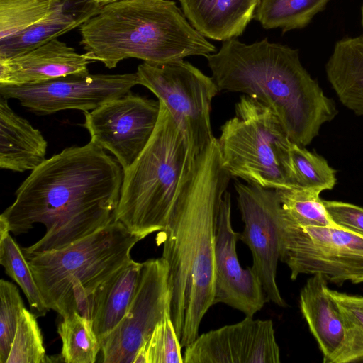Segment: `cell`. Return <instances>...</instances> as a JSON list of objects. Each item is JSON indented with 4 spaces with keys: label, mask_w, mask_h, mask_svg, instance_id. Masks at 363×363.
Masks as SVG:
<instances>
[{
    "label": "cell",
    "mask_w": 363,
    "mask_h": 363,
    "mask_svg": "<svg viewBox=\"0 0 363 363\" xmlns=\"http://www.w3.org/2000/svg\"><path fill=\"white\" fill-rule=\"evenodd\" d=\"M231 178L215 138L195 157L167 226L157 236L168 266L170 318L182 347L196 339L203 316L215 305L218 220Z\"/></svg>",
    "instance_id": "cell-2"
},
{
    "label": "cell",
    "mask_w": 363,
    "mask_h": 363,
    "mask_svg": "<svg viewBox=\"0 0 363 363\" xmlns=\"http://www.w3.org/2000/svg\"><path fill=\"white\" fill-rule=\"evenodd\" d=\"M0 363H6L24 304L16 285L0 281Z\"/></svg>",
    "instance_id": "cell-31"
},
{
    "label": "cell",
    "mask_w": 363,
    "mask_h": 363,
    "mask_svg": "<svg viewBox=\"0 0 363 363\" xmlns=\"http://www.w3.org/2000/svg\"><path fill=\"white\" fill-rule=\"evenodd\" d=\"M0 264L5 273L21 287L29 303L30 312L43 317L50 310L35 282L28 260L10 233L0 235Z\"/></svg>",
    "instance_id": "cell-25"
},
{
    "label": "cell",
    "mask_w": 363,
    "mask_h": 363,
    "mask_svg": "<svg viewBox=\"0 0 363 363\" xmlns=\"http://www.w3.org/2000/svg\"><path fill=\"white\" fill-rule=\"evenodd\" d=\"M325 72L340 101L363 116V35L337 41Z\"/></svg>",
    "instance_id": "cell-22"
},
{
    "label": "cell",
    "mask_w": 363,
    "mask_h": 363,
    "mask_svg": "<svg viewBox=\"0 0 363 363\" xmlns=\"http://www.w3.org/2000/svg\"><path fill=\"white\" fill-rule=\"evenodd\" d=\"M182 348L168 313L156 325L149 340L140 348L134 363H184Z\"/></svg>",
    "instance_id": "cell-30"
},
{
    "label": "cell",
    "mask_w": 363,
    "mask_h": 363,
    "mask_svg": "<svg viewBox=\"0 0 363 363\" xmlns=\"http://www.w3.org/2000/svg\"><path fill=\"white\" fill-rule=\"evenodd\" d=\"M101 5L95 0H58L53 9L37 23L13 37L0 40V59L30 51L80 27Z\"/></svg>",
    "instance_id": "cell-18"
},
{
    "label": "cell",
    "mask_w": 363,
    "mask_h": 363,
    "mask_svg": "<svg viewBox=\"0 0 363 363\" xmlns=\"http://www.w3.org/2000/svg\"><path fill=\"white\" fill-rule=\"evenodd\" d=\"M58 0H0V40L33 26L53 9Z\"/></svg>",
    "instance_id": "cell-28"
},
{
    "label": "cell",
    "mask_w": 363,
    "mask_h": 363,
    "mask_svg": "<svg viewBox=\"0 0 363 363\" xmlns=\"http://www.w3.org/2000/svg\"><path fill=\"white\" fill-rule=\"evenodd\" d=\"M205 57L219 91L242 93L271 108L300 146L309 145L337 115L335 104L303 67L298 50L267 38L249 45L232 38Z\"/></svg>",
    "instance_id": "cell-3"
},
{
    "label": "cell",
    "mask_w": 363,
    "mask_h": 363,
    "mask_svg": "<svg viewBox=\"0 0 363 363\" xmlns=\"http://www.w3.org/2000/svg\"><path fill=\"white\" fill-rule=\"evenodd\" d=\"M143 262L132 259L101 284L89 302V320L99 342L123 320L135 296Z\"/></svg>",
    "instance_id": "cell-19"
},
{
    "label": "cell",
    "mask_w": 363,
    "mask_h": 363,
    "mask_svg": "<svg viewBox=\"0 0 363 363\" xmlns=\"http://www.w3.org/2000/svg\"><path fill=\"white\" fill-rule=\"evenodd\" d=\"M136 73L139 84L166 106L196 157L215 138L210 113L219 90L213 78L184 60L161 65L143 62Z\"/></svg>",
    "instance_id": "cell-9"
},
{
    "label": "cell",
    "mask_w": 363,
    "mask_h": 363,
    "mask_svg": "<svg viewBox=\"0 0 363 363\" xmlns=\"http://www.w3.org/2000/svg\"><path fill=\"white\" fill-rule=\"evenodd\" d=\"M323 203L337 225L363 235V207L337 201L323 200Z\"/></svg>",
    "instance_id": "cell-32"
},
{
    "label": "cell",
    "mask_w": 363,
    "mask_h": 363,
    "mask_svg": "<svg viewBox=\"0 0 363 363\" xmlns=\"http://www.w3.org/2000/svg\"><path fill=\"white\" fill-rule=\"evenodd\" d=\"M280 261L291 280L321 274L337 286L363 283V235L338 225H301L283 211Z\"/></svg>",
    "instance_id": "cell-8"
},
{
    "label": "cell",
    "mask_w": 363,
    "mask_h": 363,
    "mask_svg": "<svg viewBox=\"0 0 363 363\" xmlns=\"http://www.w3.org/2000/svg\"><path fill=\"white\" fill-rule=\"evenodd\" d=\"M235 189L245 225L240 240L252 253V267L260 280L267 301L286 307L277 283L283 215L279 193L239 180L235 182Z\"/></svg>",
    "instance_id": "cell-11"
},
{
    "label": "cell",
    "mask_w": 363,
    "mask_h": 363,
    "mask_svg": "<svg viewBox=\"0 0 363 363\" xmlns=\"http://www.w3.org/2000/svg\"><path fill=\"white\" fill-rule=\"evenodd\" d=\"M36 317L23 310L6 363H46L52 362L45 354Z\"/></svg>",
    "instance_id": "cell-29"
},
{
    "label": "cell",
    "mask_w": 363,
    "mask_h": 363,
    "mask_svg": "<svg viewBox=\"0 0 363 363\" xmlns=\"http://www.w3.org/2000/svg\"><path fill=\"white\" fill-rule=\"evenodd\" d=\"M143 239L113 220L64 248L26 259L50 310L62 318L77 311L89 320L95 289L131 259L132 248Z\"/></svg>",
    "instance_id": "cell-6"
},
{
    "label": "cell",
    "mask_w": 363,
    "mask_h": 363,
    "mask_svg": "<svg viewBox=\"0 0 363 363\" xmlns=\"http://www.w3.org/2000/svg\"><path fill=\"white\" fill-rule=\"evenodd\" d=\"M184 363H279L272 320L245 318L199 335L185 347Z\"/></svg>",
    "instance_id": "cell-15"
},
{
    "label": "cell",
    "mask_w": 363,
    "mask_h": 363,
    "mask_svg": "<svg viewBox=\"0 0 363 363\" xmlns=\"http://www.w3.org/2000/svg\"><path fill=\"white\" fill-rule=\"evenodd\" d=\"M167 263L161 257L143 262L133 300L118 326L101 342L104 363H134L156 325L170 314Z\"/></svg>",
    "instance_id": "cell-10"
},
{
    "label": "cell",
    "mask_w": 363,
    "mask_h": 363,
    "mask_svg": "<svg viewBox=\"0 0 363 363\" xmlns=\"http://www.w3.org/2000/svg\"><path fill=\"white\" fill-rule=\"evenodd\" d=\"M139 84L137 73L71 74L30 85H0V96L17 99L38 116L69 109L87 112Z\"/></svg>",
    "instance_id": "cell-12"
},
{
    "label": "cell",
    "mask_w": 363,
    "mask_h": 363,
    "mask_svg": "<svg viewBox=\"0 0 363 363\" xmlns=\"http://www.w3.org/2000/svg\"><path fill=\"white\" fill-rule=\"evenodd\" d=\"M100 5H104V4H106L109 2H112V1H118V0H95Z\"/></svg>",
    "instance_id": "cell-34"
},
{
    "label": "cell",
    "mask_w": 363,
    "mask_h": 363,
    "mask_svg": "<svg viewBox=\"0 0 363 363\" xmlns=\"http://www.w3.org/2000/svg\"><path fill=\"white\" fill-rule=\"evenodd\" d=\"M48 143L41 132L16 114L0 96V167L33 171L45 160Z\"/></svg>",
    "instance_id": "cell-21"
},
{
    "label": "cell",
    "mask_w": 363,
    "mask_h": 363,
    "mask_svg": "<svg viewBox=\"0 0 363 363\" xmlns=\"http://www.w3.org/2000/svg\"><path fill=\"white\" fill-rule=\"evenodd\" d=\"M84 54L57 39L30 51L0 59V85L35 84L71 74H89Z\"/></svg>",
    "instance_id": "cell-17"
},
{
    "label": "cell",
    "mask_w": 363,
    "mask_h": 363,
    "mask_svg": "<svg viewBox=\"0 0 363 363\" xmlns=\"http://www.w3.org/2000/svg\"><path fill=\"white\" fill-rule=\"evenodd\" d=\"M160 101L131 92L84 112L90 141L114 155L123 170L150 140L160 115Z\"/></svg>",
    "instance_id": "cell-13"
},
{
    "label": "cell",
    "mask_w": 363,
    "mask_h": 363,
    "mask_svg": "<svg viewBox=\"0 0 363 363\" xmlns=\"http://www.w3.org/2000/svg\"><path fill=\"white\" fill-rule=\"evenodd\" d=\"M186 18L204 37L219 41L242 34L262 0H179Z\"/></svg>",
    "instance_id": "cell-20"
},
{
    "label": "cell",
    "mask_w": 363,
    "mask_h": 363,
    "mask_svg": "<svg viewBox=\"0 0 363 363\" xmlns=\"http://www.w3.org/2000/svg\"><path fill=\"white\" fill-rule=\"evenodd\" d=\"M321 274L309 278L300 292V308L323 354V363L363 362V342Z\"/></svg>",
    "instance_id": "cell-14"
},
{
    "label": "cell",
    "mask_w": 363,
    "mask_h": 363,
    "mask_svg": "<svg viewBox=\"0 0 363 363\" xmlns=\"http://www.w3.org/2000/svg\"><path fill=\"white\" fill-rule=\"evenodd\" d=\"M240 233L231 223V196L224 193L218 220L215 249L214 304L222 303L253 317L267 301L262 285L252 267L242 268L236 245Z\"/></svg>",
    "instance_id": "cell-16"
},
{
    "label": "cell",
    "mask_w": 363,
    "mask_h": 363,
    "mask_svg": "<svg viewBox=\"0 0 363 363\" xmlns=\"http://www.w3.org/2000/svg\"><path fill=\"white\" fill-rule=\"evenodd\" d=\"M284 212L306 226H336L329 216L319 192L304 189L277 190Z\"/></svg>",
    "instance_id": "cell-26"
},
{
    "label": "cell",
    "mask_w": 363,
    "mask_h": 363,
    "mask_svg": "<svg viewBox=\"0 0 363 363\" xmlns=\"http://www.w3.org/2000/svg\"><path fill=\"white\" fill-rule=\"evenodd\" d=\"M57 333L62 340L60 356L67 363H94L101 351L91 322L77 311L62 318Z\"/></svg>",
    "instance_id": "cell-24"
},
{
    "label": "cell",
    "mask_w": 363,
    "mask_h": 363,
    "mask_svg": "<svg viewBox=\"0 0 363 363\" xmlns=\"http://www.w3.org/2000/svg\"><path fill=\"white\" fill-rule=\"evenodd\" d=\"M330 0H262L254 19L265 29L280 28L282 33L302 29L322 11Z\"/></svg>",
    "instance_id": "cell-23"
},
{
    "label": "cell",
    "mask_w": 363,
    "mask_h": 363,
    "mask_svg": "<svg viewBox=\"0 0 363 363\" xmlns=\"http://www.w3.org/2000/svg\"><path fill=\"white\" fill-rule=\"evenodd\" d=\"M220 130V159L231 177L275 190L298 188L291 157L293 142L271 108L242 95L235 116Z\"/></svg>",
    "instance_id": "cell-7"
},
{
    "label": "cell",
    "mask_w": 363,
    "mask_h": 363,
    "mask_svg": "<svg viewBox=\"0 0 363 363\" xmlns=\"http://www.w3.org/2000/svg\"><path fill=\"white\" fill-rule=\"evenodd\" d=\"M123 170L92 142L67 147L33 169L0 216V231L16 235L36 223L45 235L22 248L28 259L64 248L114 220Z\"/></svg>",
    "instance_id": "cell-1"
},
{
    "label": "cell",
    "mask_w": 363,
    "mask_h": 363,
    "mask_svg": "<svg viewBox=\"0 0 363 363\" xmlns=\"http://www.w3.org/2000/svg\"><path fill=\"white\" fill-rule=\"evenodd\" d=\"M291 157L298 188L319 193L333 189L337 182L336 171L323 157L292 143Z\"/></svg>",
    "instance_id": "cell-27"
},
{
    "label": "cell",
    "mask_w": 363,
    "mask_h": 363,
    "mask_svg": "<svg viewBox=\"0 0 363 363\" xmlns=\"http://www.w3.org/2000/svg\"><path fill=\"white\" fill-rule=\"evenodd\" d=\"M361 25H362V30H363V4L361 6Z\"/></svg>",
    "instance_id": "cell-35"
},
{
    "label": "cell",
    "mask_w": 363,
    "mask_h": 363,
    "mask_svg": "<svg viewBox=\"0 0 363 363\" xmlns=\"http://www.w3.org/2000/svg\"><path fill=\"white\" fill-rule=\"evenodd\" d=\"M159 101V118L150 140L123 170L114 218L143 238L166 228L196 157L171 113Z\"/></svg>",
    "instance_id": "cell-5"
},
{
    "label": "cell",
    "mask_w": 363,
    "mask_h": 363,
    "mask_svg": "<svg viewBox=\"0 0 363 363\" xmlns=\"http://www.w3.org/2000/svg\"><path fill=\"white\" fill-rule=\"evenodd\" d=\"M79 31L87 59L109 69L128 58L161 65L189 56H206L216 50L169 0L109 2L82 24Z\"/></svg>",
    "instance_id": "cell-4"
},
{
    "label": "cell",
    "mask_w": 363,
    "mask_h": 363,
    "mask_svg": "<svg viewBox=\"0 0 363 363\" xmlns=\"http://www.w3.org/2000/svg\"><path fill=\"white\" fill-rule=\"evenodd\" d=\"M330 293L360 331L363 341V296L330 289Z\"/></svg>",
    "instance_id": "cell-33"
}]
</instances>
